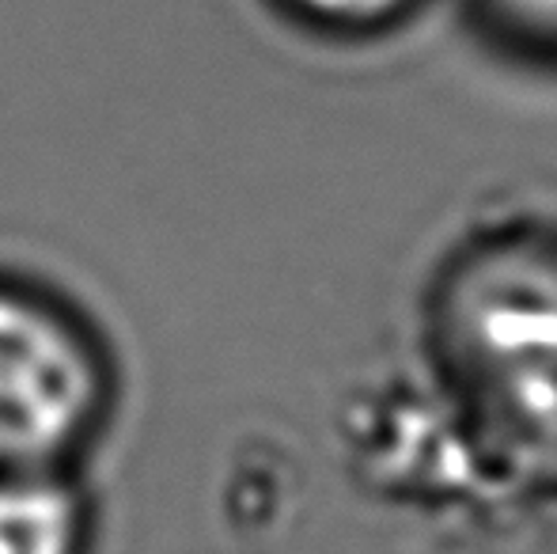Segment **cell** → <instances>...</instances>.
<instances>
[{
  "mask_svg": "<svg viewBox=\"0 0 557 554\" xmlns=\"http://www.w3.org/2000/svg\"><path fill=\"white\" fill-rule=\"evenodd\" d=\"M96 407V357L69 319L0 288V467H53Z\"/></svg>",
  "mask_w": 557,
  "mask_h": 554,
  "instance_id": "obj_1",
  "label": "cell"
},
{
  "mask_svg": "<svg viewBox=\"0 0 557 554\" xmlns=\"http://www.w3.org/2000/svg\"><path fill=\"white\" fill-rule=\"evenodd\" d=\"M84 497L58 467H0V554H81Z\"/></svg>",
  "mask_w": 557,
  "mask_h": 554,
  "instance_id": "obj_2",
  "label": "cell"
},
{
  "mask_svg": "<svg viewBox=\"0 0 557 554\" xmlns=\"http://www.w3.org/2000/svg\"><path fill=\"white\" fill-rule=\"evenodd\" d=\"M474 12L516 50L557 58V0H474Z\"/></svg>",
  "mask_w": 557,
  "mask_h": 554,
  "instance_id": "obj_3",
  "label": "cell"
},
{
  "mask_svg": "<svg viewBox=\"0 0 557 554\" xmlns=\"http://www.w3.org/2000/svg\"><path fill=\"white\" fill-rule=\"evenodd\" d=\"M296 20L337 35H375L410 20L425 0H281Z\"/></svg>",
  "mask_w": 557,
  "mask_h": 554,
  "instance_id": "obj_4",
  "label": "cell"
}]
</instances>
